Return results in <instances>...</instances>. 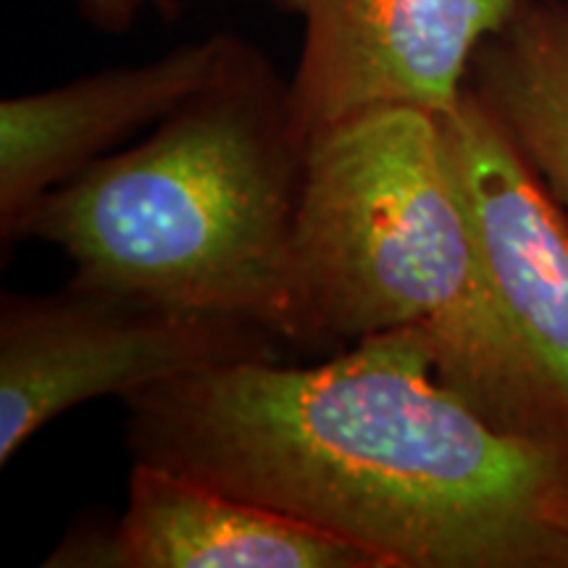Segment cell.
I'll list each match as a JSON object with an SVG mask.
<instances>
[{
  "label": "cell",
  "instance_id": "6da1fadb",
  "mask_svg": "<svg viewBox=\"0 0 568 568\" xmlns=\"http://www.w3.org/2000/svg\"><path fill=\"white\" fill-rule=\"evenodd\" d=\"M132 460L358 545L385 568H568V450L445 387L418 329L124 397Z\"/></svg>",
  "mask_w": 568,
  "mask_h": 568
},
{
  "label": "cell",
  "instance_id": "7a4b0ae2",
  "mask_svg": "<svg viewBox=\"0 0 568 568\" xmlns=\"http://www.w3.org/2000/svg\"><path fill=\"white\" fill-rule=\"evenodd\" d=\"M293 290L297 347L418 329L487 422L568 450V400L497 301L439 113L372 109L305 145Z\"/></svg>",
  "mask_w": 568,
  "mask_h": 568
},
{
  "label": "cell",
  "instance_id": "3957f363",
  "mask_svg": "<svg viewBox=\"0 0 568 568\" xmlns=\"http://www.w3.org/2000/svg\"><path fill=\"white\" fill-rule=\"evenodd\" d=\"M303 182L287 82L230 34L203 88L138 145L42 197L21 240L59 247L71 282L232 316L297 345Z\"/></svg>",
  "mask_w": 568,
  "mask_h": 568
},
{
  "label": "cell",
  "instance_id": "277c9868",
  "mask_svg": "<svg viewBox=\"0 0 568 568\" xmlns=\"http://www.w3.org/2000/svg\"><path fill=\"white\" fill-rule=\"evenodd\" d=\"M282 339L232 316L67 282L0 297V466L98 397H130L209 368L280 361Z\"/></svg>",
  "mask_w": 568,
  "mask_h": 568
},
{
  "label": "cell",
  "instance_id": "5b68a950",
  "mask_svg": "<svg viewBox=\"0 0 568 568\" xmlns=\"http://www.w3.org/2000/svg\"><path fill=\"white\" fill-rule=\"evenodd\" d=\"M303 21L287 80L303 145L387 105L450 111L474 55L527 0H272Z\"/></svg>",
  "mask_w": 568,
  "mask_h": 568
},
{
  "label": "cell",
  "instance_id": "8992f818",
  "mask_svg": "<svg viewBox=\"0 0 568 568\" xmlns=\"http://www.w3.org/2000/svg\"><path fill=\"white\" fill-rule=\"evenodd\" d=\"M439 124L497 301L568 400V209L468 84Z\"/></svg>",
  "mask_w": 568,
  "mask_h": 568
},
{
  "label": "cell",
  "instance_id": "52a82bcc",
  "mask_svg": "<svg viewBox=\"0 0 568 568\" xmlns=\"http://www.w3.org/2000/svg\"><path fill=\"white\" fill-rule=\"evenodd\" d=\"M45 568H385L358 545L187 474L134 460L119 521H82Z\"/></svg>",
  "mask_w": 568,
  "mask_h": 568
},
{
  "label": "cell",
  "instance_id": "ba28073f",
  "mask_svg": "<svg viewBox=\"0 0 568 568\" xmlns=\"http://www.w3.org/2000/svg\"><path fill=\"white\" fill-rule=\"evenodd\" d=\"M230 32L184 42L132 67H113L0 103V243H21L42 197L155 126L211 80Z\"/></svg>",
  "mask_w": 568,
  "mask_h": 568
},
{
  "label": "cell",
  "instance_id": "9c48e42d",
  "mask_svg": "<svg viewBox=\"0 0 568 568\" xmlns=\"http://www.w3.org/2000/svg\"><path fill=\"white\" fill-rule=\"evenodd\" d=\"M466 84L568 209V0H527L481 42Z\"/></svg>",
  "mask_w": 568,
  "mask_h": 568
},
{
  "label": "cell",
  "instance_id": "30bf717a",
  "mask_svg": "<svg viewBox=\"0 0 568 568\" xmlns=\"http://www.w3.org/2000/svg\"><path fill=\"white\" fill-rule=\"evenodd\" d=\"M69 3L92 30L103 34L130 32L145 11H155L163 19H174L180 13V0H69Z\"/></svg>",
  "mask_w": 568,
  "mask_h": 568
}]
</instances>
